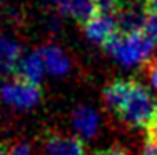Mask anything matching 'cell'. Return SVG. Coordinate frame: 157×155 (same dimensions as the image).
Segmentation results:
<instances>
[{"label":"cell","instance_id":"1","mask_svg":"<svg viewBox=\"0 0 157 155\" xmlns=\"http://www.w3.org/2000/svg\"><path fill=\"white\" fill-rule=\"evenodd\" d=\"M115 113L132 127L147 130L157 122V100L142 83L132 80L125 100Z\"/></svg>","mask_w":157,"mask_h":155},{"label":"cell","instance_id":"2","mask_svg":"<svg viewBox=\"0 0 157 155\" xmlns=\"http://www.w3.org/2000/svg\"><path fill=\"white\" fill-rule=\"evenodd\" d=\"M104 47L117 62L132 67L144 64L151 57L155 45L145 32H136V34H117Z\"/></svg>","mask_w":157,"mask_h":155},{"label":"cell","instance_id":"3","mask_svg":"<svg viewBox=\"0 0 157 155\" xmlns=\"http://www.w3.org/2000/svg\"><path fill=\"white\" fill-rule=\"evenodd\" d=\"M117 30H119L117 18L112 13L97 12L90 20H87L84 24L85 37L95 43H100V45H105L107 42H110L117 35Z\"/></svg>","mask_w":157,"mask_h":155},{"label":"cell","instance_id":"4","mask_svg":"<svg viewBox=\"0 0 157 155\" xmlns=\"http://www.w3.org/2000/svg\"><path fill=\"white\" fill-rule=\"evenodd\" d=\"M0 95L7 103L29 107L39 100L40 92H39V85H33V83H29L25 80H20L15 77L10 82L3 83L2 88H0Z\"/></svg>","mask_w":157,"mask_h":155},{"label":"cell","instance_id":"5","mask_svg":"<svg viewBox=\"0 0 157 155\" xmlns=\"http://www.w3.org/2000/svg\"><path fill=\"white\" fill-rule=\"evenodd\" d=\"M149 13L144 10V7L137 2H127L122 3L117 15V25L121 34H136V32H144L145 20Z\"/></svg>","mask_w":157,"mask_h":155},{"label":"cell","instance_id":"6","mask_svg":"<svg viewBox=\"0 0 157 155\" xmlns=\"http://www.w3.org/2000/svg\"><path fill=\"white\" fill-rule=\"evenodd\" d=\"M15 67H17V75H15L17 79L25 80V82L33 83V85H39L44 72H45V64H44V58L39 52H33V54L22 57L17 62Z\"/></svg>","mask_w":157,"mask_h":155},{"label":"cell","instance_id":"7","mask_svg":"<svg viewBox=\"0 0 157 155\" xmlns=\"http://www.w3.org/2000/svg\"><path fill=\"white\" fill-rule=\"evenodd\" d=\"M57 7L63 15L84 24L97 13V0H57Z\"/></svg>","mask_w":157,"mask_h":155},{"label":"cell","instance_id":"8","mask_svg":"<svg viewBox=\"0 0 157 155\" xmlns=\"http://www.w3.org/2000/svg\"><path fill=\"white\" fill-rule=\"evenodd\" d=\"M39 54L42 55L44 64H45V70H48L50 73H55V75H62L65 73L70 67L69 57L63 54L62 49L55 45H45L39 50Z\"/></svg>","mask_w":157,"mask_h":155},{"label":"cell","instance_id":"9","mask_svg":"<svg viewBox=\"0 0 157 155\" xmlns=\"http://www.w3.org/2000/svg\"><path fill=\"white\" fill-rule=\"evenodd\" d=\"M130 85H132L130 79H119L104 87V100L114 112H117L121 109L122 102L125 100L127 94H129Z\"/></svg>","mask_w":157,"mask_h":155},{"label":"cell","instance_id":"10","mask_svg":"<svg viewBox=\"0 0 157 155\" xmlns=\"http://www.w3.org/2000/svg\"><path fill=\"white\" fill-rule=\"evenodd\" d=\"M18 45L12 39L0 37V70H9L18 62Z\"/></svg>","mask_w":157,"mask_h":155},{"label":"cell","instance_id":"11","mask_svg":"<svg viewBox=\"0 0 157 155\" xmlns=\"http://www.w3.org/2000/svg\"><path fill=\"white\" fill-rule=\"evenodd\" d=\"M50 155H82V143L72 138L54 137L48 142Z\"/></svg>","mask_w":157,"mask_h":155},{"label":"cell","instance_id":"12","mask_svg":"<svg viewBox=\"0 0 157 155\" xmlns=\"http://www.w3.org/2000/svg\"><path fill=\"white\" fill-rule=\"evenodd\" d=\"M77 127L80 128L84 134L90 135L92 132H95V113H92L90 110H80L77 115Z\"/></svg>","mask_w":157,"mask_h":155},{"label":"cell","instance_id":"13","mask_svg":"<svg viewBox=\"0 0 157 155\" xmlns=\"http://www.w3.org/2000/svg\"><path fill=\"white\" fill-rule=\"evenodd\" d=\"M144 155H157V122L145 130Z\"/></svg>","mask_w":157,"mask_h":155},{"label":"cell","instance_id":"14","mask_svg":"<svg viewBox=\"0 0 157 155\" xmlns=\"http://www.w3.org/2000/svg\"><path fill=\"white\" fill-rule=\"evenodd\" d=\"M144 32L147 34L149 39L154 42V45H157V10H152V12L147 15Z\"/></svg>","mask_w":157,"mask_h":155},{"label":"cell","instance_id":"15","mask_svg":"<svg viewBox=\"0 0 157 155\" xmlns=\"http://www.w3.org/2000/svg\"><path fill=\"white\" fill-rule=\"evenodd\" d=\"M9 155H35V153H33L32 147L27 142H22V143H17V145L10 147Z\"/></svg>","mask_w":157,"mask_h":155},{"label":"cell","instance_id":"16","mask_svg":"<svg viewBox=\"0 0 157 155\" xmlns=\"http://www.w3.org/2000/svg\"><path fill=\"white\" fill-rule=\"evenodd\" d=\"M102 155H127V152L124 149H119V147H112L109 150H100Z\"/></svg>","mask_w":157,"mask_h":155},{"label":"cell","instance_id":"17","mask_svg":"<svg viewBox=\"0 0 157 155\" xmlns=\"http://www.w3.org/2000/svg\"><path fill=\"white\" fill-rule=\"evenodd\" d=\"M149 77H151V82H152V85H154L157 88V60L152 64V67L151 70H149Z\"/></svg>","mask_w":157,"mask_h":155},{"label":"cell","instance_id":"18","mask_svg":"<svg viewBox=\"0 0 157 155\" xmlns=\"http://www.w3.org/2000/svg\"><path fill=\"white\" fill-rule=\"evenodd\" d=\"M9 150H10V147L7 143L0 142V155H9Z\"/></svg>","mask_w":157,"mask_h":155},{"label":"cell","instance_id":"19","mask_svg":"<svg viewBox=\"0 0 157 155\" xmlns=\"http://www.w3.org/2000/svg\"><path fill=\"white\" fill-rule=\"evenodd\" d=\"M147 2H149V5H151L152 9L157 10V0H147Z\"/></svg>","mask_w":157,"mask_h":155},{"label":"cell","instance_id":"20","mask_svg":"<svg viewBox=\"0 0 157 155\" xmlns=\"http://www.w3.org/2000/svg\"><path fill=\"white\" fill-rule=\"evenodd\" d=\"M94 155H102V152H97V153H94Z\"/></svg>","mask_w":157,"mask_h":155},{"label":"cell","instance_id":"21","mask_svg":"<svg viewBox=\"0 0 157 155\" xmlns=\"http://www.w3.org/2000/svg\"><path fill=\"white\" fill-rule=\"evenodd\" d=\"M0 9H2V0H0Z\"/></svg>","mask_w":157,"mask_h":155}]
</instances>
